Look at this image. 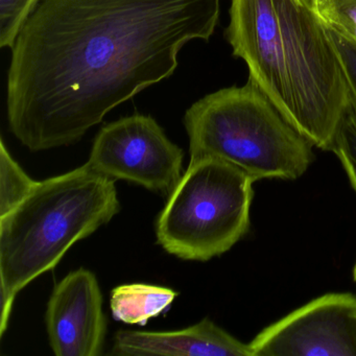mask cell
<instances>
[{"mask_svg":"<svg viewBox=\"0 0 356 356\" xmlns=\"http://www.w3.org/2000/svg\"><path fill=\"white\" fill-rule=\"evenodd\" d=\"M310 3L327 29L356 42V0H310Z\"/></svg>","mask_w":356,"mask_h":356,"instance_id":"obj_13","label":"cell"},{"mask_svg":"<svg viewBox=\"0 0 356 356\" xmlns=\"http://www.w3.org/2000/svg\"><path fill=\"white\" fill-rule=\"evenodd\" d=\"M253 356H356V297L327 293L266 327Z\"/></svg>","mask_w":356,"mask_h":356,"instance_id":"obj_7","label":"cell"},{"mask_svg":"<svg viewBox=\"0 0 356 356\" xmlns=\"http://www.w3.org/2000/svg\"><path fill=\"white\" fill-rule=\"evenodd\" d=\"M120 210L115 180L84 164L38 181L24 201L0 216L1 337L18 293Z\"/></svg>","mask_w":356,"mask_h":356,"instance_id":"obj_3","label":"cell"},{"mask_svg":"<svg viewBox=\"0 0 356 356\" xmlns=\"http://www.w3.org/2000/svg\"><path fill=\"white\" fill-rule=\"evenodd\" d=\"M220 0H41L8 72L12 134L31 152L67 147L114 108L170 78L208 41Z\"/></svg>","mask_w":356,"mask_h":356,"instance_id":"obj_1","label":"cell"},{"mask_svg":"<svg viewBox=\"0 0 356 356\" xmlns=\"http://www.w3.org/2000/svg\"><path fill=\"white\" fill-rule=\"evenodd\" d=\"M18 162L14 159L3 139L0 141V216L9 213L24 201L36 186Z\"/></svg>","mask_w":356,"mask_h":356,"instance_id":"obj_11","label":"cell"},{"mask_svg":"<svg viewBox=\"0 0 356 356\" xmlns=\"http://www.w3.org/2000/svg\"><path fill=\"white\" fill-rule=\"evenodd\" d=\"M183 157L152 116L134 114L99 130L86 164L108 178L168 197L182 178Z\"/></svg>","mask_w":356,"mask_h":356,"instance_id":"obj_6","label":"cell"},{"mask_svg":"<svg viewBox=\"0 0 356 356\" xmlns=\"http://www.w3.org/2000/svg\"><path fill=\"white\" fill-rule=\"evenodd\" d=\"M109 354L116 356H253L250 343L238 341L208 318L181 330L118 331Z\"/></svg>","mask_w":356,"mask_h":356,"instance_id":"obj_9","label":"cell"},{"mask_svg":"<svg viewBox=\"0 0 356 356\" xmlns=\"http://www.w3.org/2000/svg\"><path fill=\"white\" fill-rule=\"evenodd\" d=\"M328 31L341 61L349 99L356 107V42L334 31Z\"/></svg>","mask_w":356,"mask_h":356,"instance_id":"obj_15","label":"cell"},{"mask_svg":"<svg viewBox=\"0 0 356 356\" xmlns=\"http://www.w3.org/2000/svg\"><path fill=\"white\" fill-rule=\"evenodd\" d=\"M330 151L337 155L356 191V107L348 102Z\"/></svg>","mask_w":356,"mask_h":356,"instance_id":"obj_12","label":"cell"},{"mask_svg":"<svg viewBox=\"0 0 356 356\" xmlns=\"http://www.w3.org/2000/svg\"><path fill=\"white\" fill-rule=\"evenodd\" d=\"M354 280H355V282H356V266H355V268H354Z\"/></svg>","mask_w":356,"mask_h":356,"instance_id":"obj_16","label":"cell"},{"mask_svg":"<svg viewBox=\"0 0 356 356\" xmlns=\"http://www.w3.org/2000/svg\"><path fill=\"white\" fill-rule=\"evenodd\" d=\"M183 122L191 160H222L255 182L270 178L296 180L314 160V145L250 81L195 102L185 112Z\"/></svg>","mask_w":356,"mask_h":356,"instance_id":"obj_4","label":"cell"},{"mask_svg":"<svg viewBox=\"0 0 356 356\" xmlns=\"http://www.w3.org/2000/svg\"><path fill=\"white\" fill-rule=\"evenodd\" d=\"M177 296L170 287L145 283L120 285L111 291L112 316L124 324L145 326L151 318L166 312Z\"/></svg>","mask_w":356,"mask_h":356,"instance_id":"obj_10","label":"cell"},{"mask_svg":"<svg viewBox=\"0 0 356 356\" xmlns=\"http://www.w3.org/2000/svg\"><path fill=\"white\" fill-rule=\"evenodd\" d=\"M254 182L222 160H191L156 220L158 245L183 260L226 253L249 231Z\"/></svg>","mask_w":356,"mask_h":356,"instance_id":"obj_5","label":"cell"},{"mask_svg":"<svg viewBox=\"0 0 356 356\" xmlns=\"http://www.w3.org/2000/svg\"><path fill=\"white\" fill-rule=\"evenodd\" d=\"M49 346L57 356H99L107 334L103 295L95 273L80 268L54 289L45 312Z\"/></svg>","mask_w":356,"mask_h":356,"instance_id":"obj_8","label":"cell"},{"mask_svg":"<svg viewBox=\"0 0 356 356\" xmlns=\"http://www.w3.org/2000/svg\"><path fill=\"white\" fill-rule=\"evenodd\" d=\"M41 0H0V47H13L20 31Z\"/></svg>","mask_w":356,"mask_h":356,"instance_id":"obj_14","label":"cell"},{"mask_svg":"<svg viewBox=\"0 0 356 356\" xmlns=\"http://www.w3.org/2000/svg\"><path fill=\"white\" fill-rule=\"evenodd\" d=\"M229 14L225 35L250 82L314 147L330 151L349 95L310 0H231Z\"/></svg>","mask_w":356,"mask_h":356,"instance_id":"obj_2","label":"cell"}]
</instances>
